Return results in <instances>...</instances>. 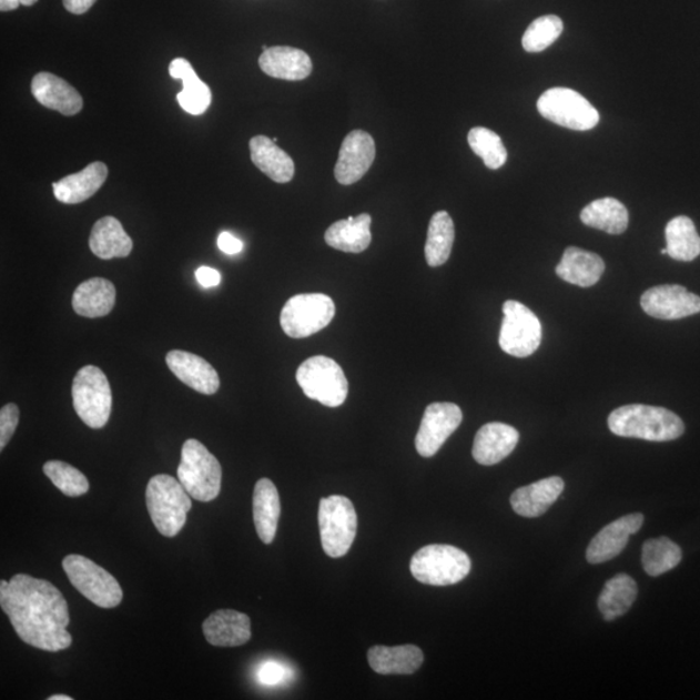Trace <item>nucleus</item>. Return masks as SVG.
<instances>
[{
    "label": "nucleus",
    "mask_w": 700,
    "mask_h": 700,
    "mask_svg": "<svg viewBox=\"0 0 700 700\" xmlns=\"http://www.w3.org/2000/svg\"><path fill=\"white\" fill-rule=\"evenodd\" d=\"M0 606L14 632L29 646L49 652L71 648L69 609L63 594L48 580L18 574L0 581Z\"/></svg>",
    "instance_id": "1"
},
{
    "label": "nucleus",
    "mask_w": 700,
    "mask_h": 700,
    "mask_svg": "<svg viewBox=\"0 0 700 700\" xmlns=\"http://www.w3.org/2000/svg\"><path fill=\"white\" fill-rule=\"evenodd\" d=\"M609 428L613 435L642 438V440L672 442L684 433L679 415L665 407L633 404L619 407L609 417Z\"/></svg>",
    "instance_id": "2"
},
{
    "label": "nucleus",
    "mask_w": 700,
    "mask_h": 700,
    "mask_svg": "<svg viewBox=\"0 0 700 700\" xmlns=\"http://www.w3.org/2000/svg\"><path fill=\"white\" fill-rule=\"evenodd\" d=\"M191 496L171 475H156L145 490V501L153 525L165 537H175L186 525L192 509Z\"/></svg>",
    "instance_id": "3"
},
{
    "label": "nucleus",
    "mask_w": 700,
    "mask_h": 700,
    "mask_svg": "<svg viewBox=\"0 0 700 700\" xmlns=\"http://www.w3.org/2000/svg\"><path fill=\"white\" fill-rule=\"evenodd\" d=\"M410 571L422 584L448 587L466 579L471 571V559L452 545H428L414 554Z\"/></svg>",
    "instance_id": "4"
},
{
    "label": "nucleus",
    "mask_w": 700,
    "mask_h": 700,
    "mask_svg": "<svg viewBox=\"0 0 700 700\" xmlns=\"http://www.w3.org/2000/svg\"><path fill=\"white\" fill-rule=\"evenodd\" d=\"M179 480L196 501L211 503L220 496L221 464L202 443L190 438L183 444Z\"/></svg>",
    "instance_id": "5"
},
{
    "label": "nucleus",
    "mask_w": 700,
    "mask_h": 700,
    "mask_svg": "<svg viewBox=\"0 0 700 700\" xmlns=\"http://www.w3.org/2000/svg\"><path fill=\"white\" fill-rule=\"evenodd\" d=\"M318 521L322 548L327 556H346L355 541L358 527L357 513L351 499L344 496L322 498Z\"/></svg>",
    "instance_id": "6"
},
{
    "label": "nucleus",
    "mask_w": 700,
    "mask_h": 700,
    "mask_svg": "<svg viewBox=\"0 0 700 700\" xmlns=\"http://www.w3.org/2000/svg\"><path fill=\"white\" fill-rule=\"evenodd\" d=\"M77 415L90 428H103L112 412V390L105 374L97 366H84L75 374L72 386Z\"/></svg>",
    "instance_id": "7"
},
{
    "label": "nucleus",
    "mask_w": 700,
    "mask_h": 700,
    "mask_svg": "<svg viewBox=\"0 0 700 700\" xmlns=\"http://www.w3.org/2000/svg\"><path fill=\"white\" fill-rule=\"evenodd\" d=\"M296 381L306 397L328 407L342 406L348 396V381L333 358H307L297 368Z\"/></svg>",
    "instance_id": "8"
},
{
    "label": "nucleus",
    "mask_w": 700,
    "mask_h": 700,
    "mask_svg": "<svg viewBox=\"0 0 700 700\" xmlns=\"http://www.w3.org/2000/svg\"><path fill=\"white\" fill-rule=\"evenodd\" d=\"M63 568L72 586L90 602L113 609L124 598L120 584L114 577L87 557L72 554L63 560Z\"/></svg>",
    "instance_id": "9"
},
{
    "label": "nucleus",
    "mask_w": 700,
    "mask_h": 700,
    "mask_svg": "<svg viewBox=\"0 0 700 700\" xmlns=\"http://www.w3.org/2000/svg\"><path fill=\"white\" fill-rule=\"evenodd\" d=\"M537 110L542 118L576 132L595 129L599 113L586 98L572 89L554 88L538 99Z\"/></svg>",
    "instance_id": "10"
},
{
    "label": "nucleus",
    "mask_w": 700,
    "mask_h": 700,
    "mask_svg": "<svg viewBox=\"0 0 700 700\" xmlns=\"http://www.w3.org/2000/svg\"><path fill=\"white\" fill-rule=\"evenodd\" d=\"M333 298L323 294H303L291 297L281 313L284 334L304 338L319 333L335 317Z\"/></svg>",
    "instance_id": "11"
},
{
    "label": "nucleus",
    "mask_w": 700,
    "mask_h": 700,
    "mask_svg": "<svg viewBox=\"0 0 700 700\" xmlns=\"http://www.w3.org/2000/svg\"><path fill=\"white\" fill-rule=\"evenodd\" d=\"M499 346L507 355L526 358L541 345L542 327L537 315L526 305L509 300L504 304Z\"/></svg>",
    "instance_id": "12"
},
{
    "label": "nucleus",
    "mask_w": 700,
    "mask_h": 700,
    "mask_svg": "<svg viewBox=\"0 0 700 700\" xmlns=\"http://www.w3.org/2000/svg\"><path fill=\"white\" fill-rule=\"evenodd\" d=\"M464 413L456 404L435 403L427 406L415 437V448L422 457H434L448 438L456 433Z\"/></svg>",
    "instance_id": "13"
},
{
    "label": "nucleus",
    "mask_w": 700,
    "mask_h": 700,
    "mask_svg": "<svg viewBox=\"0 0 700 700\" xmlns=\"http://www.w3.org/2000/svg\"><path fill=\"white\" fill-rule=\"evenodd\" d=\"M641 306L650 317L674 321L700 313V297L684 287L666 284L646 291Z\"/></svg>",
    "instance_id": "14"
},
{
    "label": "nucleus",
    "mask_w": 700,
    "mask_h": 700,
    "mask_svg": "<svg viewBox=\"0 0 700 700\" xmlns=\"http://www.w3.org/2000/svg\"><path fill=\"white\" fill-rule=\"evenodd\" d=\"M375 142L364 130H355L345 136L335 166V179L344 186L358 182L375 160Z\"/></svg>",
    "instance_id": "15"
},
{
    "label": "nucleus",
    "mask_w": 700,
    "mask_h": 700,
    "mask_svg": "<svg viewBox=\"0 0 700 700\" xmlns=\"http://www.w3.org/2000/svg\"><path fill=\"white\" fill-rule=\"evenodd\" d=\"M643 521L642 514H629L601 529V532L591 540L587 550L589 564L599 565L617 558L626 549L630 536L642 528Z\"/></svg>",
    "instance_id": "16"
},
{
    "label": "nucleus",
    "mask_w": 700,
    "mask_h": 700,
    "mask_svg": "<svg viewBox=\"0 0 700 700\" xmlns=\"http://www.w3.org/2000/svg\"><path fill=\"white\" fill-rule=\"evenodd\" d=\"M168 367L182 383L203 395H214L220 389V376L202 357L184 351L166 355Z\"/></svg>",
    "instance_id": "17"
},
{
    "label": "nucleus",
    "mask_w": 700,
    "mask_h": 700,
    "mask_svg": "<svg viewBox=\"0 0 700 700\" xmlns=\"http://www.w3.org/2000/svg\"><path fill=\"white\" fill-rule=\"evenodd\" d=\"M518 443V429L505 423H488L475 436L473 456L479 465L494 466L509 457Z\"/></svg>",
    "instance_id": "18"
},
{
    "label": "nucleus",
    "mask_w": 700,
    "mask_h": 700,
    "mask_svg": "<svg viewBox=\"0 0 700 700\" xmlns=\"http://www.w3.org/2000/svg\"><path fill=\"white\" fill-rule=\"evenodd\" d=\"M205 640L219 648H236L251 640V619L235 610H219L203 622Z\"/></svg>",
    "instance_id": "19"
},
{
    "label": "nucleus",
    "mask_w": 700,
    "mask_h": 700,
    "mask_svg": "<svg viewBox=\"0 0 700 700\" xmlns=\"http://www.w3.org/2000/svg\"><path fill=\"white\" fill-rule=\"evenodd\" d=\"M32 94L43 106L64 115L80 113L83 106L79 91L60 77L48 72L34 77Z\"/></svg>",
    "instance_id": "20"
},
{
    "label": "nucleus",
    "mask_w": 700,
    "mask_h": 700,
    "mask_svg": "<svg viewBox=\"0 0 700 700\" xmlns=\"http://www.w3.org/2000/svg\"><path fill=\"white\" fill-rule=\"evenodd\" d=\"M261 71L273 79L303 81L312 74V59L303 50L275 45L263 52L258 59Z\"/></svg>",
    "instance_id": "21"
},
{
    "label": "nucleus",
    "mask_w": 700,
    "mask_h": 700,
    "mask_svg": "<svg viewBox=\"0 0 700 700\" xmlns=\"http://www.w3.org/2000/svg\"><path fill=\"white\" fill-rule=\"evenodd\" d=\"M565 481L558 476L542 479L514 491L510 503L513 510L523 518H538L550 509L564 494Z\"/></svg>",
    "instance_id": "22"
},
{
    "label": "nucleus",
    "mask_w": 700,
    "mask_h": 700,
    "mask_svg": "<svg viewBox=\"0 0 700 700\" xmlns=\"http://www.w3.org/2000/svg\"><path fill=\"white\" fill-rule=\"evenodd\" d=\"M108 176L104 163L95 161L83 171L65 176L52 184L53 195L63 204H80L94 196Z\"/></svg>",
    "instance_id": "23"
},
{
    "label": "nucleus",
    "mask_w": 700,
    "mask_h": 700,
    "mask_svg": "<svg viewBox=\"0 0 700 700\" xmlns=\"http://www.w3.org/2000/svg\"><path fill=\"white\" fill-rule=\"evenodd\" d=\"M605 263L594 252L568 247L556 268L559 278L582 288L595 286L605 273Z\"/></svg>",
    "instance_id": "24"
},
{
    "label": "nucleus",
    "mask_w": 700,
    "mask_h": 700,
    "mask_svg": "<svg viewBox=\"0 0 700 700\" xmlns=\"http://www.w3.org/2000/svg\"><path fill=\"white\" fill-rule=\"evenodd\" d=\"M368 665L379 674H413L417 672L425 660L418 646L403 645L374 646L367 652Z\"/></svg>",
    "instance_id": "25"
},
{
    "label": "nucleus",
    "mask_w": 700,
    "mask_h": 700,
    "mask_svg": "<svg viewBox=\"0 0 700 700\" xmlns=\"http://www.w3.org/2000/svg\"><path fill=\"white\" fill-rule=\"evenodd\" d=\"M252 163L276 183H288L295 175V163L286 151L265 135L252 138L250 142Z\"/></svg>",
    "instance_id": "26"
},
{
    "label": "nucleus",
    "mask_w": 700,
    "mask_h": 700,
    "mask_svg": "<svg viewBox=\"0 0 700 700\" xmlns=\"http://www.w3.org/2000/svg\"><path fill=\"white\" fill-rule=\"evenodd\" d=\"M281 517L278 489L271 479H260L253 491V520L260 540L268 545L274 541Z\"/></svg>",
    "instance_id": "27"
},
{
    "label": "nucleus",
    "mask_w": 700,
    "mask_h": 700,
    "mask_svg": "<svg viewBox=\"0 0 700 700\" xmlns=\"http://www.w3.org/2000/svg\"><path fill=\"white\" fill-rule=\"evenodd\" d=\"M169 73L174 80H181L183 83V90L176 95L183 110L194 115L205 113L212 103V91L199 79L190 61L182 58L174 59L169 67Z\"/></svg>",
    "instance_id": "28"
},
{
    "label": "nucleus",
    "mask_w": 700,
    "mask_h": 700,
    "mask_svg": "<svg viewBox=\"0 0 700 700\" xmlns=\"http://www.w3.org/2000/svg\"><path fill=\"white\" fill-rule=\"evenodd\" d=\"M372 215L364 213L357 217L341 220L331 225L325 234V241L337 251L361 253L372 244Z\"/></svg>",
    "instance_id": "29"
},
{
    "label": "nucleus",
    "mask_w": 700,
    "mask_h": 700,
    "mask_svg": "<svg viewBox=\"0 0 700 700\" xmlns=\"http://www.w3.org/2000/svg\"><path fill=\"white\" fill-rule=\"evenodd\" d=\"M92 253L102 260L125 258L133 251V241L118 219L104 217L92 227L90 236Z\"/></svg>",
    "instance_id": "30"
},
{
    "label": "nucleus",
    "mask_w": 700,
    "mask_h": 700,
    "mask_svg": "<svg viewBox=\"0 0 700 700\" xmlns=\"http://www.w3.org/2000/svg\"><path fill=\"white\" fill-rule=\"evenodd\" d=\"M115 304L113 283L104 278H92L75 288L72 306L77 314L87 318H100L110 314Z\"/></svg>",
    "instance_id": "31"
},
{
    "label": "nucleus",
    "mask_w": 700,
    "mask_h": 700,
    "mask_svg": "<svg viewBox=\"0 0 700 700\" xmlns=\"http://www.w3.org/2000/svg\"><path fill=\"white\" fill-rule=\"evenodd\" d=\"M580 219L584 225L602 230L607 234L620 235L628 229L629 213L619 200L603 197L584 207Z\"/></svg>",
    "instance_id": "32"
},
{
    "label": "nucleus",
    "mask_w": 700,
    "mask_h": 700,
    "mask_svg": "<svg viewBox=\"0 0 700 700\" xmlns=\"http://www.w3.org/2000/svg\"><path fill=\"white\" fill-rule=\"evenodd\" d=\"M638 595L636 581L627 574H619L606 582L598 599L599 611L607 621L626 615Z\"/></svg>",
    "instance_id": "33"
},
{
    "label": "nucleus",
    "mask_w": 700,
    "mask_h": 700,
    "mask_svg": "<svg viewBox=\"0 0 700 700\" xmlns=\"http://www.w3.org/2000/svg\"><path fill=\"white\" fill-rule=\"evenodd\" d=\"M668 256L677 261L696 260L700 255V236L694 222L687 215H679L666 227Z\"/></svg>",
    "instance_id": "34"
},
{
    "label": "nucleus",
    "mask_w": 700,
    "mask_h": 700,
    "mask_svg": "<svg viewBox=\"0 0 700 700\" xmlns=\"http://www.w3.org/2000/svg\"><path fill=\"white\" fill-rule=\"evenodd\" d=\"M454 223L448 212H437L429 221L427 242H426V260L430 267H438L449 260L453 250Z\"/></svg>",
    "instance_id": "35"
},
{
    "label": "nucleus",
    "mask_w": 700,
    "mask_h": 700,
    "mask_svg": "<svg viewBox=\"0 0 700 700\" xmlns=\"http://www.w3.org/2000/svg\"><path fill=\"white\" fill-rule=\"evenodd\" d=\"M682 551L680 546L667 537L651 538L643 544L642 566L646 574L657 577L680 565Z\"/></svg>",
    "instance_id": "36"
},
{
    "label": "nucleus",
    "mask_w": 700,
    "mask_h": 700,
    "mask_svg": "<svg viewBox=\"0 0 700 700\" xmlns=\"http://www.w3.org/2000/svg\"><path fill=\"white\" fill-rule=\"evenodd\" d=\"M468 144L475 155L483 159L484 164L491 171L503 168L507 161V150L497 133L487 128H474L467 136Z\"/></svg>",
    "instance_id": "37"
},
{
    "label": "nucleus",
    "mask_w": 700,
    "mask_h": 700,
    "mask_svg": "<svg viewBox=\"0 0 700 700\" xmlns=\"http://www.w3.org/2000/svg\"><path fill=\"white\" fill-rule=\"evenodd\" d=\"M45 476L59 490L68 497H80L87 495L90 483L80 470L61 460H49L43 466Z\"/></svg>",
    "instance_id": "38"
},
{
    "label": "nucleus",
    "mask_w": 700,
    "mask_h": 700,
    "mask_svg": "<svg viewBox=\"0 0 700 700\" xmlns=\"http://www.w3.org/2000/svg\"><path fill=\"white\" fill-rule=\"evenodd\" d=\"M564 32V21L556 14L538 18L523 35V49L527 52H541L558 40Z\"/></svg>",
    "instance_id": "39"
},
{
    "label": "nucleus",
    "mask_w": 700,
    "mask_h": 700,
    "mask_svg": "<svg viewBox=\"0 0 700 700\" xmlns=\"http://www.w3.org/2000/svg\"><path fill=\"white\" fill-rule=\"evenodd\" d=\"M20 419L18 405L7 404L0 410V450H3L10 443L14 430H17Z\"/></svg>",
    "instance_id": "40"
},
{
    "label": "nucleus",
    "mask_w": 700,
    "mask_h": 700,
    "mask_svg": "<svg viewBox=\"0 0 700 700\" xmlns=\"http://www.w3.org/2000/svg\"><path fill=\"white\" fill-rule=\"evenodd\" d=\"M290 677H292L291 669L278 661H266L257 672L258 681L266 687H275V684L286 682Z\"/></svg>",
    "instance_id": "41"
},
{
    "label": "nucleus",
    "mask_w": 700,
    "mask_h": 700,
    "mask_svg": "<svg viewBox=\"0 0 700 700\" xmlns=\"http://www.w3.org/2000/svg\"><path fill=\"white\" fill-rule=\"evenodd\" d=\"M217 243L219 248L229 256L237 255V253H241L244 248L243 242L230 233H222L219 236Z\"/></svg>",
    "instance_id": "42"
},
{
    "label": "nucleus",
    "mask_w": 700,
    "mask_h": 700,
    "mask_svg": "<svg viewBox=\"0 0 700 700\" xmlns=\"http://www.w3.org/2000/svg\"><path fill=\"white\" fill-rule=\"evenodd\" d=\"M195 275L197 282L202 284L204 288L217 287L221 283V274L213 267H199Z\"/></svg>",
    "instance_id": "43"
},
{
    "label": "nucleus",
    "mask_w": 700,
    "mask_h": 700,
    "mask_svg": "<svg viewBox=\"0 0 700 700\" xmlns=\"http://www.w3.org/2000/svg\"><path fill=\"white\" fill-rule=\"evenodd\" d=\"M97 0H63L65 10L73 14L87 13Z\"/></svg>",
    "instance_id": "44"
},
{
    "label": "nucleus",
    "mask_w": 700,
    "mask_h": 700,
    "mask_svg": "<svg viewBox=\"0 0 700 700\" xmlns=\"http://www.w3.org/2000/svg\"><path fill=\"white\" fill-rule=\"evenodd\" d=\"M38 2V0H0V11L10 12L18 10L20 6L30 7Z\"/></svg>",
    "instance_id": "45"
},
{
    "label": "nucleus",
    "mask_w": 700,
    "mask_h": 700,
    "mask_svg": "<svg viewBox=\"0 0 700 700\" xmlns=\"http://www.w3.org/2000/svg\"><path fill=\"white\" fill-rule=\"evenodd\" d=\"M49 700H72V697L59 694L50 697Z\"/></svg>",
    "instance_id": "46"
},
{
    "label": "nucleus",
    "mask_w": 700,
    "mask_h": 700,
    "mask_svg": "<svg viewBox=\"0 0 700 700\" xmlns=\"http://www.w3.org/2000/svg\"><path fill=\"white\" fill-rule=\"evenodd\" d=\"M661 255H668V250L667 247L660 251Z\"/></svg>",
    "instance_id": "47"
}]
</instances>
